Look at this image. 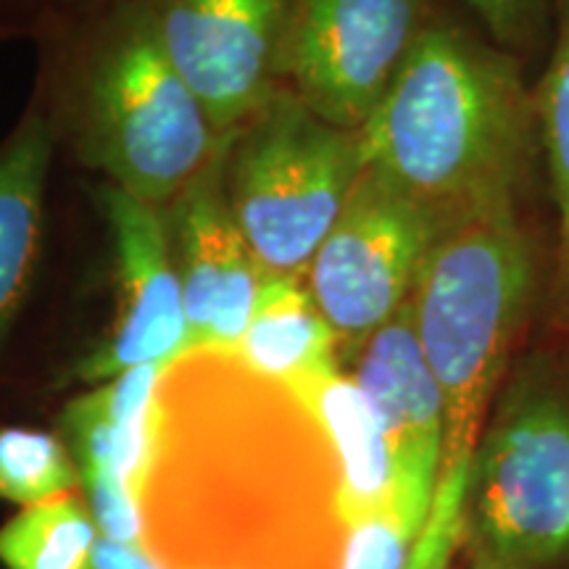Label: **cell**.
Here are the masks:
<instances>
[{
  "label": "cell",
  "instance_id": "1",
  "mask_svg": "<svg viewBox=\"0 0 569 569\" xmlns=\"http://www.w3.org/2000/svg\"><path fill=\"white\" fill-rule=\"evenodd\" d=\"M213 372L211 396L188 356L161 372L142 551L161 569H340V469L317 415L238 356Z\"/></svg>",
  "mask_w": 569,
  "mask_h": 569
},
{
  "label": "cell",
  "instance_id": "2",
  "mask_svg": "<svg viewBox=\"0 0 569 569\" xmlns=\"http://www.w3.org/2000/svg\"><path fill=\"white\" fill-rule=\"evenodd\" d=\"M551 246L528 206L453 224L427 256L411 293L419 346L443 398V457L407 569H448L465 540L467 496L482 427L532 325L543 319Z\"/></svg>",
  "mask_w": 569,
  "mask_h": 569
},
{
  "label": "cell",
  "instance_id": "3",
  "mask_svg": "<svg viewBox=\"0 0 569 569\" xmlns=\"http://www.w3.org/2000/svg\"><path fill=\"white\" fill-rule=\"evenodd\" d=\"M359 132L365 167L448 227L528 206L543 172L525 61L436 17Z\"/></svg>",
  "mask_w": 569,
  "mask_h": 569
},
{
  "label": "cell",
  "instance_id": "4",
  "mask_svg": "<svg viewBox=\"0 0 569 569\" xmlns=\"http://www.w3.org/2000/svg\"><path fill=\"white\" fill-rule=\"evenodd\" d=\"M543 330L517 353L475 451L469 569L569 565V330Z\"/></svg>",
  "mask_w": 569,
  "mask_h": 569
},
{
  "label": "cell",
  "instance_id": "5",
  "mask_svg": "<svg viewBox=\"0 0 569 569\" xmlns=\"http://www.w3.org/2000/svg\"><path fill=\"white\" fill-rule=\"evenodd\" d=\"M361 169V132L322 122L290 90L232 132L227 198L264 272L306 277Z\"/></svg>",
  "mask_w": 569,
  "mask_h": 569
},
{
  "label": "cell",
  "instance_id": "6",
  "mask_svg": "<svg viewBox=\"0 0 569 569\" xmlns=\"http://www.w3.org/2000/svg\"><path fill=\"white\" fill-rule=\"evenodd\" d=\"M88 156L111 184L163 209L219 140L209 113L156 40L151 17L106 48L88 88Z\"/></svg>",
  "mask_w": 569,
  "mask_h": 569
},
{
  "label": "cell",
  "instance_id": "7",
  "mask_svg": "<svg viewBox=\"0 0 569 569\" xmlns=\"http://www.w3.org/2000/svg\"><path fill=\"white\" fill-rule=\"evenodd\" d=\"M451 230L375 169H361L338 222L306 269V284L338 340L340 365L359 356L415 293L427 256Z\"/></svg>",
  "mask_w": 569,
  "mask_h": 569
},
{
  "label": "cell",
  "instance_id": "8",
  "mask_svg": "<svg viewBox=\"0 0 569 569\" xmlns=\"http://www.w3.org/2000/svg\"><path fill=\"white\" fill-rule=\"evenodd\" d=\"M427 19L425 0H296L274 77L322 122L361 130Z\"/></svg>",
  "mask_w": 569,
  "mask_h": 569
},
{
  "label": "cell",
  "instance_id": "9",
  "mask_svg": "<svg viewBox=\"0 0 569 569\" xmlns=\"http://www.w3.org/2000/svg\"><path fill=\"white\" fill-rule=\"evenodd\" d=\"M296 0H163L156 40L209 113L217 138L240 130L269 101Z\"/></svg>",
  "mask_w": 569,
  "mask_h": 569
},
{
  "label": "cell",
  "instance_id": "10",
  "mask_svg": "<svg viewBox=\"0 0 569 569\" xmlns=\"http://www.w3.org/2000/svg\"><path fill=\"white\" fill-rule=\"evenodd\" d=\"M98 203L111 232L117 317L101 343L77 361L69 377L101 386L134 367L180 359L188 343V322L163 209L111 182L98 188Z\"/></svg>",
  "mask_w": 569,
  "mask_h": 569
},
{
  "label": "cell",
  "instance_id": "11",
  "mask_svg": "<svg viewBox=\"0 0 569 569\" xmlns=\"http://www.w3.org/2000/svg\"><path fill=\"white\" fill-rule=\"evenodd\" d=\"M230 142L232 132L219 140L209 163L174 198L169 213L188 322L184 353L238 351L267 274L248 248L227 198Z\"/></svg>",
  "mask_w": 569,
  "mask_h": 569
},
{
  "label": "cell",
  "instance_id": "12",
  "mask_svg": "<svg viewBox=\"0 0 569 569\" xmlns=\"http://www.w3.org/2000/svg\"><path fill=\"white\" fill-rule=\"evenodd\" d=\"M353 382L380 419L390 459L388 515L411 538L425 528L443 457V398L419 346L409 303L353 359Z\"/></svg>",
  "mask_w": 569,
  "mask_h": 569
},
{
  "label": "cell",
  "instance_id": "13",
  "mask_svg": "<svg viewBox=\"0 0 569 569\" xmlns=\"http://www.w3.org/2000/svg\"><path fill=\"white\" fill-rule=\"evenodd\" d=\"M167 365L134 367L71 398L61 430L98 532L117 543L142 549L140 493L153 448L156 388Z\"/></svg>",
  "mask_w": 569,
  "mask_h": 569
},
{
  "label": "cell",
  "instance_id": "14",
  "mask_svg": "<svg viewBox=\"0 0 569 569\" xmlns=\"http://www.w3.org/2000/svg\"><path fill=\"white\" fill-rule=\"evenodd\" d=\"M232 356L288 388L340 369L336 332L317 309L303 274H264L251 322Z\"/></svg>",
  "mask_w": 569,
  "mask_h": 569
},
{
  "label": "cell",
  "instance_id": "15",
  "mask_svg": "<svg viewBox=\"0 0 569 569\" xmlns=\"http://www.w3.org/2000/svg\"><path fill=\"white\" fill-rule=\"evenodd\" d=\"M293 390L315 411L336 451L340 469V519L348 532L367 519L388 515V446L365 390L340 369Z\"/></svg>",
  "mask_w": 569,
  "mask_h": 569
},
{
  "label": "cell",
  "instance_id": "16",
  "mask_svg": "<svg viewBox=\"0 0 569 569\" xmlns=\"http://www.w3.org/2000/svg\"><path fill=\"white\" fill-rule=\"evenodd\" d=\"M51 151V130L34 113L0 153V343L9 336L38 269Z\"/></svg>",
  "mask_w": 569,
  "mask_h": 569
},
{
  "label": "cell",
  "instance_id": "17",
  "mask_svg": "<svg viewBox=\"0 0 569 569\" xmlns=\"http://www.w3.org/2000/svg\"><path fill=\"white\" fill-rule=\"evenodd\" d=\"M543 177L553 206L551 277L540 325L569 330V0H553L549 59L532 82Z\"/></svg>",
  "mask_w": 569,
  "mask_h": 569
},
{
  "label": "cell",
  "instance_id": "18",
  "mask_svg": "<svg viewBox=\"0 0 569 569\" xmlns=\"http://www.w3.org/2000/svg\"><path fill=\"white\" fill-rule=\"evenodd\" d=\"M98 532L88 501L63 493L19 509L0 528L3 569H88Z\"/></svg>",
  "mask_w": 569,
  "mask_h": 569
},
{
  "label": "cell",
  "instance_id": "19",
  "mask_svg": "<svg viewBox=\"0 0 569 569\" xmlns=\"http://www.w3.org/2000/svg\"><path fill=\"white\" fill-rule=\"evenodd\" d=\"M80 469L59 436L32 427H0V501L32 507L80 486Z\"/></svg>",
  "mask_w": 569,
  "mask_h": 569
},
{
  "label": "cell",
  "instance_id": "20",
  "mask_svg": "<svg viewBox=\"0 0 569 569\" xmlns=\"http://www.w3.org/2000/svg\"><path fill=\"white\" fill-rule=\"evenodd\" d=\"M488 38L525 61L551 34L553 0H465Z\"/></svg>",
  "mask_w": 569,
  "mask_h": 569
},
{
  "label": "cell",
  "instance_id": "21",
  "mask_svg": "<svg viewBox=\"0 0 569 569\" xmlns=\"http://www.w3.org/2000/svg\"><path fill=\"white\" fill-rule=\"evenodd\" d=\"M411 538L390 515H377L348 532L340 569H407Z\"/></svg>",
  "mask_w": 569,
  "mask_h": 569
},
{
  "label": "cell",
  "instance_id": "22",
  "mask_svg": "<svg viewBox=\"0 0 569 569\" xmlns=\"http://www.w3.org/2000/svg\"><path fill=\"white\" fill-rule=\"evenodd\" d=\"M88 569H161L142 549L117 543V540L98 538Z\"/></svg>",
  "mask_w": 569,
  "mask_h": 569
}]
</instances>
